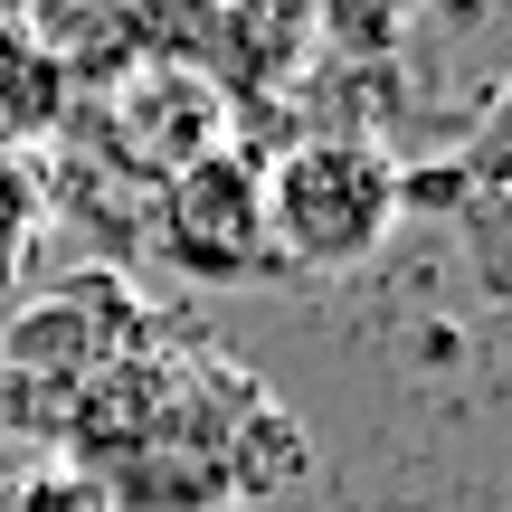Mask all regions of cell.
I'll use <instances>...</instances> for the list:
<instances>
[{
  "instance_id": "cell-1",
  "label": "cell",
  "mask_w": 512,
  "mask_h": 512,
  "mask_svg": "<svg viewBox=\"0 0 512 512\" xmlns=\"http://www.w3.org/2000/svg\"><path fill=\"white\" fill-rule=\"evenodd\" d=\"M399 200H408V181L380 143L313 133L266 171V256H285L304 275H351L399 228Z\"/></svg>"
},
{
  "instance_id": "cell-2",
  "label": "cell",
  "mask_w": 512,
  "mask_h": 512,
  "mask_svg": "<svg viewBox=\"0 0 512 512\" xmlns=\"http://www.w3.org/2000/svg\"><path fill=\"white\" fill-rule=\"evenodd\" d=\"M162 256L209 275V285L256 275L266 266V171L247 152H219V143L200 162H181L162 190Z\"/></svg>"
},
{
  "instance_id": "cell-3",
  "label": "cell",
  "mask_w": 512,
  "mask_h": 512,
  "mask_svg": "<svg viewBox=\"0 0 512 512\" xmlns=\"http://www.w3.org/2000/svg\"><path fill=\"white\" fill-rule=\"evenodd\" d=\"M57 86H67V76H57V57L38 48L29 29H0V152L57 124Z\"/></svg>"
},
{
  "instance_id": "cell-4",
  "label": "cell",
  "mask_w": 512,
  "mask_h": 512,
  "mask_svg": "<svg viewBox=\"0 0 512 512\" xmlns=\"http://www.w3.org/2000/svg\"><path fill=\"white\" fill-rule=\"evenodd\" d=\"M38 219H48V200H38L29 162H10V152H0V285H10V275L29 266V238H38Z\"/></svg>"
},
{
  "instance_id": "cell-5",
  "label": "cell",
  "mask_w": 512,
  "mask_h": 512,
  "mask_svg": "<svg viewBox=\"0 0 512 512\" xmlns=\"http://www.w3.org/2000/svg\"><path fill=\"white\" fill-rule=\"evenodd\" d=\"M0 512H114V494L95 475H76V465H38L19 494H0Z\"/></svg>"
}]
</instances>
